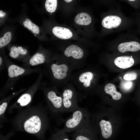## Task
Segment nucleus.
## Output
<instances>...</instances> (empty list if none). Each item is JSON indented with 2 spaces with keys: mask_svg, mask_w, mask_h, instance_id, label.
Wrapping results in <instances>:
<instances>
[{
  "mask_svg": "<svg viewBox=\"0 0 140 140\" xmlns=\"http://www.w3.org/2000/svg\"><path fill=\"white\" fill-rule=\"evenodd\" d=\"M93 77V74L90 71L84 70L79 73L76 78V81L79 89L84 93L86 92L90 86Z\"/></svg>",
  "mask_w": 140,
  "mask_h": 140,
  "instance_id": "9b49d317",
  "label": "nucleus"
},
{
  "mask_svg": "<svg viewBox=\"0 0 140 140\" xmlns=\"http://www.w3.org/2000/svg\"><path fill=\"white\" fill-rule=\"evenodd\" d=\"M49 62L43 53L38 52L33 55L26 62L24 63L22 67L30 68V67L32 66L43 64H46Z\"/></svg>",
  "mask_w": 140,
  "mask_h": 140,
  "instance_id": "ddd939ff",
  "label": "nucleus"
},
{
  "mask_svg": "<svg viewBox=\"0 0 140 140\" xmlns=\"http://www.w3.org/2000/svg\"><path fill=\"white\" fill-rule=\"evenodd\" d=\"M5 63H4V62L2 58V57H0V70H2V69L5 66Z\"/></svg>",
  "mask_w": 140,
  "mask_h": 140,
  "instance_id": "a878e982",
  "label": "nucleus"
},
{
  "mask_svg": "<svg viewBox=\"0 0 140 140\" xmlns=\"http://www.w3.org/2000/svg\"><path fill=\"white\" fill-rule=\"evenodd\" d=\"M101 135L104 138L107 139L111 136L112 132V126L109 121L101 120L99 122Z\"/></svg>",
  "mask_w": 140,
  "mask_h": 140,
  "instance_id": "a211bd4d",
  "label": "nucleus"
},
{
  "mask_svg": "<svg viewBox=\"0 0 140 140\" xmlns=\"http://www.w3.org/2000/svg\"><path fill=\"white\" fill-rule=\"evenodd\" d=\"M118 7L110 8L102 19L101 25L105 35L125 30L128 31L131 26V19L125 16L120 7Z\"/></svg>",
  "mask_w": 140,
  "mask_h": 140,
  "instance_id": "7ed1b4c3",
  "label": "nucleus"
},
{
  "mask_svg": "<svg viewBox=\"0 0 140 140\" xmlns=\"http://www.w3.org/2000/svg\"><path fill=\"white\" fill-rule=\"evenodd\" d=\"M46 64L51 78L54 83H65L70 78L71 68L68 63L53 61Z\"/></svg>",
  "mask_w": 140,
  "mask_h": 140,
  "instance_id": "0eeeda50",
  "label": "nucleus"
},
{
  "mask_svg": "<svg viewBox=\"0 0 140 140\" xmlns=\"http://www.w3.org/2000/svg\"><path fill=\"white\" fill-rule=\"evenodd\" d=\"M27 88L20 89L12 93L9 96L4 97L0 101V128L3 127V124L9 122V119L6 117V112L8 104L11 100L14 97L25 91Z\"/></svg>",
  "mask_w": 140,
  "mask_h": 140,
  "instance_id": "9d476101",
  "label": "nucleus"
},
{
  "mask_svg": "<svg viewBox=\"0 0 140 140\" xmlns=\"http://www.w3.org/2000/svg\"><path fill=\"white\" fill-rule=\"evenodd\" d=\"M57 5V0H47L45 3V7L46 11L50 13L55 11Z\"/></svg>",
  "mask_w": 140,
  "mask_h": 140,
  "instance_id": "4be33fe9",
  "label": "nucleus"
},
{
  "mask_svg": "<svg viewBox=\"0 0 140 140\" xmlns=\"http://www.w3.org/2000/svg\"><path fill=\"white\" fill-rule=\"evenodd\" d=\"M92 20L90 16L85 12H82L78 14L74 18L75 23L81 25H88L91 24Z\"/></svg>",
  "mask_w": 140,
  "mask_h": 140,
  "instance_id": "6ab92c4d",
  "label": "nucleus"
},
{
  "mask_svg": "<svg viewBox=\"0 0 140 140\" xmlns=\"http://www.w3.org/2000/svg\"><path fill=\"white\" fill-rule=\"evenodd\" d=\"M6 15V13L5 12H3L2 13H0V17H3L5 16Z\"/></svg>",
  "mask_w": 140,
  "mask_h": 140,
  "instance_id": "bb28decb",
  "label": "nucleus"
},
{
  "mask_svg": "<svg viewBox=\"0 0 140 140\" xmlns=\"http://www.w3.org/2000/svg\"><path fill=\"white\" fill-rule=\"evenodd\" d=\"M133 83L131 81L125 80L122 81L121 84L122 89L125 91H128L132 87Z\"/></svg>",
  "mask_w": 140,
  "mask_h": 140,
  "instance_id": "b1692460",
  "label": "nucleus"
},
{
  "mask_svg": "<svg viewBox=\"0 0 140 140\" xmlns=\"http://www.w3.org/2000/svg\"><path fill=\"white\" fill-rule=\"evenodd\" d=\"M64 1L65 2L67 3H69L72 2V0H64Z\"/></svg>",
  "mask_w": 140,
  "mask_h": 140,
  "instance_id": "cd10ccee",
  "label": "nucleus"
},
{
  "mask_svg": "<svg viewBox=\"0 0 140 140\" xmlns=\"http://www.w3.org/2000/svg\"><path fill=\"white\" fill-rule=\"evenodd\" d=\"M104 90L106 93L110 95L114 100H119L122 97L121 93L116 90L115 86L112 83L106 85L104 87Z\"/></svg>",
  "mask_w": 140,
  "mask_h": 140,
  "instance_id": "aec40b11",
  "label": "nucleus"
},
{
  "mask_svg": "<svg viewBox=\"0 0 140 140\" xmlns=\"http://www.w3.org/2000/svg\"><path fill=\"white\" fill-rule=\"evenodd\" d=\"M64 53L66 57H71L76 60L81 59L84 55L82 49L75 45H71L67 47L65 50Z\"/></svg>",
  "mask_w": 140,
  "mask_h": 140,
  "instance_id": "4468645a",
  "label": "nucleus"
},
{
  "mask_svg": "<svg viewBox=\"0 0 140 140\" xmlns=\"http://www.w3.org/2000/svg\"><path fill=\"white\" fill-rule=\"evenodd\" d=\"M8 72V79L4 87L1 91L0 97L5 95L9 90L13 89L16 82L20 78L28 74L40 73L39 68L31 69L21 67L11 62L5 63Z\"/></svg>",
  "mask_w": 140,
  "mask_h": 140,
  "instance_id": "20e7f679",
  "label": "nucleus"
},
{
  "mask_svg": "<svg viewBox=\"0 0 140 140\" xmlns=\"http://www.w3.org/2000/svg\"><path fill=\"white\" fill-rule=\"evenodd\" d=\"M137 73L135 72H130L126 73L123 76V79L126 80L131 81L136 79Z\"/></svg>",
  "mask_w": 140,
  "mask_h": 140,
  "instance_id": "393cba45",
  "label": "nucleus"
},
{
  "mask_svg": "<svg viewBox=\"0 0 140 140\" xmlns=\"http://www.w3.org/2000/svg\"><path fill=\"white\" fill-rule=\"evenodd\" d=\"M89 115L86 108L79 107L72 112V116L65 120L64 128L65 133L75 132L89 121Z\"/></svg>",
  "mask_w": 140,
  "mask_h": 140,
  "instance_id": "423d86ee",
  "label": "nucleus"
},
{
  "mask_svg": "<svg viewBox=\"0 0 140 140\" xmlns=\"http://www.w3.org/2000/svg\"><path fill=\"white\" fill-rule=\"evenodd\" d=\"M130 32L121 34L112 42L117 44L118 51L121 53L128 52H136L140 50V44L136 40H133Z\"/></svg>",
  "mask_w": 140,
  "mask_h": 140,
  "instance_id": "6e6552de",
  "label": "nucleus"
},
{
  "mask_svg": "<svg viewBox=\"0 0 140 140\" xmlns=\"http://www.w3.org/2000/svg\"><path fill=\"white\" fill-rule=\"evenodd\" d=\"M11 33L10 32L5 33L0 38V48H2L9 44L11 39Z\"/></svg>",
  "mask_w": 140,
  "mask_h": 140,
  "instance_id": "5701e85b",
  "label": "nucleus"
},
{
  "mask_svg": "<svg viewBox=\"0 0 140 140\" xmlns=\"http://www.w3.org/2000/svg\"><path fill=\"white\" fill-rule=\"evenodd\" d=\"M48 140H70L68 135L62 129L55 128Z\"/></svg>",
  "mask_w": 140,
  "mask_h": 140,
  "instance_id": "412c9836",
  "label": "nucleus"
},
{
  "mask_svg": "<svg viewBox=\"0 0 140 140\" xmlns=\"http://www.w3.org/2000/svg\"><path fill=\"white\" fill-rule=\"evenodd\" d=\"M42 90L46 103L45 106L51 119H53L58 126L64 123L63 117L64 110L61 93L55 86L46 87L41 85L40 88Z\"/></svg>",
  "mask_w": 140,
  "mask_h": 140,
  "instance_id": "f03ea898",
  "label": "nucleus"
},
{
  "mask_svg": "<svg viewBox=\"0 0 140 140\" xmlns=\"http://www.w3.org/2000/svg\"><path fill=\"white\" fill-rule=\"evenodd\" d=\"M134 61L132 56L123 55L118 57L114 60V63L118 67L123 69L129 68L134 64Z\"/></svg>",
  "mask_w": 140,
  "mask_h": 140,
  "instance_id": "2eb2a0df",
  "label": "nucleus"
},
{
  "mask_svg": "<svg viewBox=\"0 0 140 140\" xmlns=\"http://www.w3.org/2000/svg\"><path fill=\"white\" fill-rule=\"evenodd\" d=\"M43 76V74L39 73L34 83L28 88L15 102L8 107L6 111L8 113L12 114L15 109L18 110L30 106L35 94L41 85Z\"/></svg>",
  "mask_w": 140,
  "mask_h": 140,
  "instance_id": "39448f33",
  "label": "nucleus"
},
{
  "mask_svg": "<svg viewBox=\"0 0 140 140\" xmlns=\"http://www.w3.org/2000/svg\"><path fill=\"white\" fill-rule=\"evenodd\" d=\"M51 119L42 102L37 105L18 110L10 120L12 131H20L34 136L39 140H45V135L50 129Z\"/></svg>",
  "mask_w": 140,
  "mask_h": 140,
  "instance_id": "f257e3e1",
  "label": "nucleus"
},
{
  "mask_svg": "<svg viewBox=\"0 0 140 140\" xmlns=\"http://www.w3.org/2000/svg\"><path fill=\"white\" fill-rule=\"evenodd\" d=\"M65 112H73L79 108L76 92L72 85H66L61 93Z\"/></svg>",
  "mask_w": 140,
  "mask_h": 140,
  "instance_id": "1a4fd4ad",
  "label": "nucleus"
},
{
  "mask_svg": "<svg viewBox=\"0 0 140 140\" xmlns=\"http://www.w3.org/2000/svg\"><path fill=\"white\" fill-rule=\"evenodd\" d=\"M9 56L11 58L21 61V57L26 55L27 50L21 46H12L10 50Z\"/></svg>",
  "mask_w": 140,
  "mask_h": 140,
  "instance_id": "f3484780",
  "label": "nucleus"
},
{
  "mask_svg": "<svg viewBox=\"0 0 140 140\" xmlns=\"http://www.w3.org/2000/svg\"><path fill=\"white\" fill-rule=\"evenodd\" d=\"M89 121L83 125L72 135V140H92Z\"/></svg>",
  "mask_w": 140,
  "mask_h": 140,
  "instance_id": "f8f14e48",
  "label": "nucleus"
},
{
  "mask_svg": "<svg viewBox=\"0 0 140 140\" xmlns=\"http://www.w3.org/2000/svg\"><path fill=\"white\" fill-rule=\"evenodd\" d=\"M53 34L58 38L63 39H67L72 38L73 33L68 29L64 27L55 26L52 29Z\"/></svg>",
  "mask_w": 140,
  "mask_h": 140,
  "instance_id": "dca6fc26",
  "label": "nucleus"
}]
</instances>
